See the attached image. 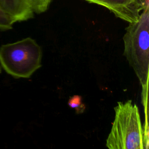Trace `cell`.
Returning <instances> with one entry per match:
<instances>
[{
	"instance_id": "8",
	"label": "cell",
	"mask_w": 149,
	"mask_h": 149,
	"mask_svg": "<svg viewBox=\"0 0 149 149\" xmlns=\"http://www.w3.org/2000/svg\"><path fill=\"white\" fill-rule=\"evenodd\" d=\"M68 105L72 108H74L77 113H81L85 110V105L82 101L81 96L73 95L68 101Z\"/></svg>"
},
{
	"instance_id": "6",
	"label": "cell",
	"mask_w": 149,
	"mask_h": 149,
	"mask_svg": "<svg viewBox=\"0 0 149 149\" xmlns=\"http://www.w3.org/2000/svg\"><path fill=\"white\" fill-rule=\"evenodd\" d=\"M15 23L13 18L0 6V30H8L12 29Z\"/></svg>"
},
{
	"instance_id": "4",
	"label": "cell",
	"mask_w": 149,
	"mask_h": 149,
	"mask_svg": "<svg viewBox=\"0 0 149 149\" xmlns=\"http://www.w3.org/2000/svg\"><path fill=\"white\" fill-rule=\"evenodd\" d=\"M102 6L114 15L129 23L136 22L143 8L136 0H85Z\"/></svg>"
},
{
	"instance_id": "5",
	"label": "cell",
	"mask_w": 149,
	"mask_h": 149,
	"mask_svg": "<svg viewBox=\"0 0 149 149\" xmlns=\"http://www.w3.org/2000/svg\"><path fill=\"white\" fill-rule=\"evenodd\" d=\"M0 6L15 23L27 20L34 16L30 0H0Z\"/></svg>"
},
{
	"instance_id": "9",
	"label": "cell",
	"mask_w": 149,
	"mask_h": 149,
	"mask_svg": "<svg viewBox=\"0 0 149 149\" xmlns=\"http://www.w3.org/2000/svg\"><path fill=\"white\" fill-rule=\"evenodd\" d=\"M139 5L143 8H145L147 6H149V1L148 0H136Z\"/></svg>"
},
{
	"instance_id": "3",
	"label": "cell",
	"mask_w": 149,
	"mask_h": 149,
	"mask_svg": "<svg viewBox=\"0 0 149 149\" xmlns=\"http://www.w3.org/2000/svg\"><path fill=\"white\" fill-rule=\"evenodd\" d=\"M42 51L30 37L2 45L0 65L15 78H29L41 66Z\"/></svg>"
},
{
	"instance_id": "2",
	"label": "cell",
	"mask_w": 149,
	"mask_h": 149,
	"mask_svg": "<svg viewBox=\"0 0 149 149\" xmlns=\"http://www.w3.org/2000/svg\"><path fill=\"white\" fill-rule=\"evenodd\" d=\"M124 55L133 69L142 87L148 86L149 74V6L138 20L130 23L123 36Z\"/></svg>"
},
{
	"instance_id": "1",
	"label": "cell",
	"mask_w": 149,
	"mask_h": 149,
	"mask_svg": "<svg viewBox=\"0 0 149 149\" xmlns=\"http://www.w3.org/2000/svg\"><path fill=\"white\" fill-rule=\"evenodd\" d=\"M115 119L107 139L109 149H147L143 127L137 106L131 100L118 102Z\"/></svg>"
},
{
	"instance_id": "7",
	"label": "cell",
	"mask_w": 149,
	"mask_h": 149,
	"mask_svg": "<svg viewBox=\"0 0 149 149\" xmlns=\"http://www.w3.org/2000/svg\"><path fill=\"white\" fill-rule=\"evenodd\" d=\"M53 0H30L34 13H41L46 11Z\"/></svg>"
},
{
	"instance_id": "10",
	"label": "cell",
	"mask_w": 149,
	"mask_h": 149,
	"mask_svg": "<svg viewBox=\"0 0 149 149\" xmlns=\"http://www.w3.org/2000/svg\"><path fill=\"white\" fill-rule=\"evenodd\" d=\"M1 72V66H0V73Z\"/></svg>"
}]
</instances>
